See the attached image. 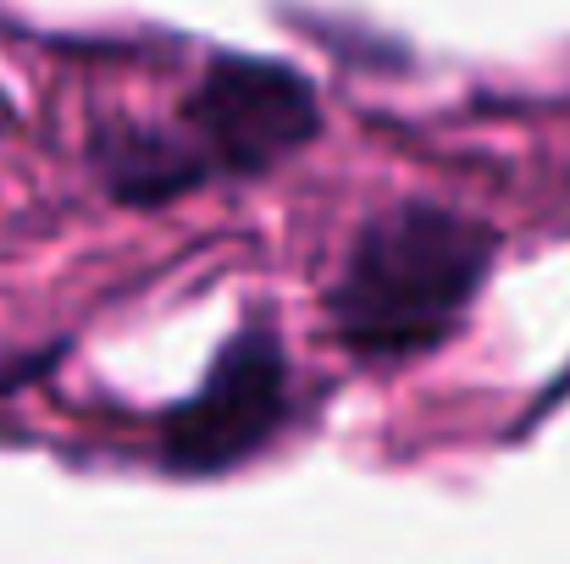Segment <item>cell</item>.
Listing matches in <instances>:
<instances>
[{
	"label": "cell",
	"instance_id": "7a4b0ae2",
	"mask_svg": "<svg viewBox=\"0 0 570 564\" xmlns=\"http://www.w3.org/2000/svg\"><path fill=\"white\" fill-rule=\"evenodd\" d=\"M294 420V360L277 316H249L184 404L161 415V465L173 476H222L249 465Z\"/></svg>",
	"mask_w": 570,
	"mask_h": 564
},
{
	"label": "cell",
	"instance_id": "3957f363",
	"mask_svg": "<svg viewBox=\"0 0 570 564\" xmlns=\"http://www.w3.org/2000/svg\"><path fill=\"white\" fill-rule=\"evenodd\" d=\"M194 156L216 178H266L322 133V95L294 61L210 50L178 117Z\"/></svg>",
	"mask_w": 570,
	"mask_h": 564
},
{
	"label": "cell",
	"instance_id": "6da1fadb",
	"mask_svg": "<svg viewBox=\"0 0 570 564\" xmlns=\"http://www.w3.org/2000/svg\"><path fill=\"white\" fill-rule=\"evenodd\" d=\"M493 260L499 232L482 216L421 194L393 199L355 227L322 294L327 327L355 360H421L460 333Z\"/></svg>",
	"mask_w": 570,
	"mask_h": 564
},
{
	"label": "cell",
	"instance_id": "277c9868",
	"mask_svg": "<svg viewBox=\"0 0 570 564\" xmlns=\"http://www.w3.org/2000/svg\"><path fill=\"white\" fill-rule=\"evenodd\" d=\"M89 161H95L100 188L134 210H161V205L210 184L205 161L194 156L178 122H134V117L95 122Z\"/></svg>",
	"mask_w": 570,
	"mask_h": 564
}]
</instances>
